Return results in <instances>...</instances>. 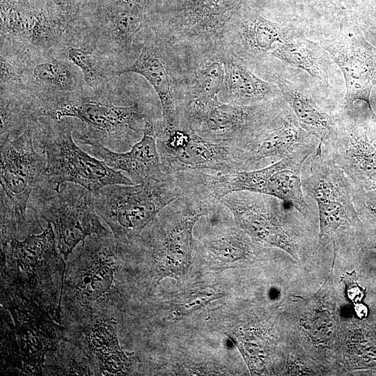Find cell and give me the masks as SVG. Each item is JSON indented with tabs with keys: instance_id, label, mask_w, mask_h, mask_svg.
Returning a JSON list of instances; mask_svg holds the SVG:
<instances>
[{
	"instance_id": "1",
	"label": "cell",
	"mask_w": 376,
	"mask_h": 376,
	"mask_svg": "<svg viewBox=\"0 0 376 376\" xmlns=\"http://www.w3.org/2000/svg\"><path fill=\"white\" fill-rule=\"evenodd\" d=\"M122 250L112 233L87 237L71 253L61 297V324L82 325L113 316Z\"/></svg>"
},
{
	"instance_id": "2",
	"label": "cell",
	"mask_w": 376,
	"mask_h": 376,
	"mask_svg": "<svg viewBox=\"0 0 376 376\" xmlns=\"http://www.w3.org/2000/svg\"><path fill=\"white\" fill-rule=\"evenodd\" d=\"M1 283L38 301L59 316L66 262L60 253L52 225L24 240L13 238L1 246ZM60 317V316H59Z\"/></svg>"
},
{
	"instance_id": "3",
	"label": "cell",
	"mask_w": 376,
	"mask_h": 376,
	"mask_svg": "<svg viewBox=\"0 0 376 376\" xmlns=\"http://www.w3.org/2000/svg\"><path fill=\"white\" fill-rule=\"evenodd\" d=\"M319 143L306 146L274 164L257 170L225 173L195 172L192 183L203 197L217 203L228 194L248 191L278 198L306 217L311 207L302 189L301 170Z\"/></svg>"
},
{
	"instance_id": "4",
	"label": "cell",
	"mask_w": 376,
	"mask_h": 376,
	"mask_svg": "<svg viewBox=\"0 0 376 376\" xmlns=\"http://www.w3.org/2000/svg\"><path fill=\"white\" fill-rule=\"evenodd\" d=\"M182 194L175 176L169 174L157 181L105 186L93 195V201L97 214L107 224L117 244L126 246Z\"/></svg>"
},
{
	"instance_id": "5",
	"label": "cell",
	"mask_w": 376,
	"mask_h": 376,
	"mask_svg": "<svg viewBox=\"0 0 376 376\" xmlns=\"http://www.w3.org/2000/svg\"><path fill=\"white\" fill-rule=\"evenodd\" d=\"M1 304L14 325L8 334V361L13 355L15 368L24 374L38 375L45 355L62 338L63 327L56 313L17 288L1 283Z\"/></svg>"
},
{
	"instance_id": "6",
	"label": "cell",
	"mask_w": 376,
	"mask_h": 376,
	"mask_svg": "<svg viewBox=\"0 0 376 376\" xmlns=\"http://www.w3.org/2000/svg\"><path fill=\"white\" fill-rule=\"evenodd\" d=\"M29 208L38 222L42 219L52 225L65 262L87 237L111 233L100 221L93 194L78 184L64 182L57 187L45 178L32 192Z\"/></svg>"
},
{
	"instance_id": "7",
	"label": "cell",
	"mask_w": 376,
	"mask_h": 376,
	"mask_svg": "<svg viewBox=\"0 0 376 376\" xmlns=\"http://www.w3.org/2000/svg\"><path fill=\"white\" fill-rule=\"evenodd\" d=\"M46 164L35 150L33 128L1 146V246L27 228L30 197L45 178Z\"/></svg>"
},
{
	"instance_id": "8",
	"label": "cell",
	"mask_w": 376,
	"mask_h": 376,
	"mask_svg": "<svg viewBox=\"0 0 376 376\" xmlns=\"http://www.w3.org/2000/svg\"><path fill=\"white\" fill-rule=\"evenodd\" d=\"M65 120L40 124L33 136L34 143L46 156L45 179L49 182L58 187L64 182L78 184L94 196L107 185H136L120 171L81 149L73 141L72 123Z\"/></svg>"
},
{
	"instance_id": "9",
	"label": "cell",
	"mask_w": 376,
	"mask_h": 376,
	"mask_svg": "<svg viewBox=\"0 0 376 376\" xmlns=\"http://www.w3.org/2000/svg\"><path fill=\"white\" fill-rule=\"evenodd\" d=\"M219 202L254 242L280 248L295 258L301 253L297 218L303 214L294 207L274 196L248 191L228 194Z\"/></svg>"
},
{
	"instance_id": "10",
	"label": "cell",
	"mask_w": 376,
	"mask_h": 376,
	"mask_svg": "<svg viewBox=\"0 0 376 376\" xmlns=\"http://www.w3.org/2000/svg\"><path fill=\"white\" fill-rule=\"evenodd\" d=\"M303 166V191L313 199L318 209L320 246H325L342 226L358 228L361 221L352 198L351 183L334 163L322 143H319Z\"/></svg>"
},
{
	"instance_id": "11",
	"label": "cell",
	"mask_w": 376,
	"mask_h": 376,
	"mask_svg": "<svg viewBox=\"0 0 376 376\" xmlns=\"http://www.w3.org/2000/svg\"><path fill=\"white\" fill-rule=\"evenodd\" d=\"M40 116L56 120L78 119L88 127L86 132L77 136L80 141H93L116 152L131 148L139 141L146 120L152 116L137 102L117 106L95 101L45 105Z\"/></svg>"
},
{
	"instance_id": "12",
	"label": "cell",
	"mask_w": 376,
	"mask_h": 376,
	"mask_svg": "<svg viewBox=\"0 0 376 376\" xmlns=\"http://www.w3.org/2000/svg\"><path fill=\"white\" fill-rule=\"evenodd\" d=\"M130 72L141 75L150 83L160 101L162 125L175 127L185 81L184 49L157 26L150 28L136 59L114 73Z\"/></svg>"
},
{
	"instance_id": "13",
	"label": "cell",
	"mask_w": 376,
	"mask_h": 376,
	"mask_svg": "<svg viewBox=\"0 0 376 376\" xmlns=\"http://www.w3.org/2000/svg\"><path fill=\"white\" fill-rule=\"evenodd\" d=\"M157 146L166 174L177 172L225 173L241 171V151L208 141L188 125L164 127L156 122Z\"/></svg>"
},
{
	"instance_id": "14",
	"label": "cell",
	"mask_w": 376,
	"mask_h": 376,
	"mask_svg": "<svg viewBox=\"0 0 376 376\" xmlns=\"http://www.w3.org/2000/svg\"><path fill=\"white\" fill-rule=\"evenodd\" d=\"M244 0H170V7L158 26L186 49L224 43L230 19Z\"/></svg>"
},
{
	"instance_id": "15",
	"label": "cell",
	"mask_w": 376,
	"mask_h": 376,
	"mask_svg": "<svg viewBox=\"0 0 376 376\" xmlns=\"http://www.w3.org/2000/svg\"><path fill=\"white\" fill-rule=\"evenodd\" d=\"M320 44L344 76L346 92L342 110H349L354 102L361 101L374 112L370 97L376 85L375 48L359 28L345 18L340 20L336 36L323 39Z\"/></svg>"
},
{
	"instance_id": "16",
	"label": "cell",
	"mask_w": 376,
	"mask_h": 376,
	"mask_svg": "<svg viewBox=\"0 0 376 376\" xmlns=\"http://www.w3.org/2000/svg\"><path fill=\"white\" fill-rule=\"evenodd\" d=\"M286 104L283 97L252 105L225 103L218 98L189 127L208 141L242 152L258 130Z\"/></svg>"
},
{
	"instance_id": "17",
	"label": "cell",
	"mask_w": 376,
	"mask_h": 376,
	"mask_svg": "<svg viewBox=\"0 0 376 376\" xmlns=\"http://www.w3.org/2000/svg\"><path fill=\"white\" fill-rule=\"evenodd\" d=\"M336 116L334 129L322 143L327 154L354 187L376 190V148L365 118L354 106Z\"/></svg>"
},
{
	"instance_id": "18",
	"label": "cell",
	"mask_w": 376,
	"mask_h": 376,
	"mask_svg": "<svg viewBox=\"0 0 376 376\" xmlns=\"http://www.w3.org/2000/svg\"><path fill=\"white\" fill-rule=\"evenodd\" d=\"M184 49L185 81L177 107L178 120L189 123L218 98L224 76V43Z\"/></svg>"
},
{
	"instance_id": "19",
	"label": "cell",
	"mask_w": 376,
	"mask_h": 376,
	"mask_svg": "<svg viewBox=\"0 0 376 376\" xmlns=\"http://www.w3.org/2000/svg\"><path fill=\"white\" fill-rule=\"evenodd\" d=\"M294 33L292 28L268 20L242 5L228 24L223 42L226 50L246 65L266 58Z\"/></svg>"
},
{
	"instance_id": "20",
	"label": "cell",
	"mask_w": 376,
	"mask_h": 376,
	"mask_svg": "<svg viewBox=\"0 0 376 376\" xmlns=\"http://www.w3.org/2000/svg\"><path fill=\"white\" fill-rule=\"evenodd\" d=\"M319 139L304 131L288 104L269 120L253 136L240 156L242 171L269 157L283 158Z\"/></svg>"
},
{
	"instance_id": "21",
	"label": "cell",
	"mask_w": 376,
	"mask_h": 376,
	"mask_svg": "<svg viewBox=\"0 0 376 376\" xmlns=\"http://www.w3.org/2000/svg\"><path fill=\"white\" fill-rule=\"evenodd\" d=\"M157 119L152 116L146 120L142 137L125 152L111 150L93 141H81L109 167L126 172L136 185L160 180L168 174L163 171L157 146Z\"/></svg>"
},
{
	"instance_id": "22",
	"label": "cell",
	"mask_w": 376,
	"mask_h": 376,
	"mask_svg": "<svg viewBox=\"0 0 376 376\" xmlns=\"http://www.w3.org/2000/svg\"><path fill=\"white\" fill-rule=\"evenodd\" d=\"M61 19L35 0H1V33L35 44L54 42L64 31Z\"/></svg>"
},
{
	"instance_id": "23",
	"label": "cell",
	"mask_w": 376,
	"mask_h": 376,
	"mask_svg": "<svg viewBox=\"0 0 376 376\" xmlns=\"http://www.w3.org/2000/svg\"><path fill=\"white\" fill-rule=\"evenodd\" d=\"M115 318L95 320L72 326L83 334L81 347L91 358L101 375H125L130 372L136 357L123 350L118 342Z\"/></svg>"
},
{
	"instance_id": "24",
	"label": "cell",
	"mask_w": 376,
	"mask_h": 376,
	"mask_svg": "<svg viewBox=\"0 0 376 376\" xmlns=\"http://www.w3.org/2000/svg\"><path fill=\"white\" fill-rule=\"evenodd\" d=\"M222 102L252 105L283 97L279 88L253 74L240 58L226 50L221 91Z\"/></svg>"
},
{
	"instance_id": "25",
	"label": "cell",
	"mask_w": 376,
	"mask_h": 376,
	"mask_svg": "<svg viewBox=\"0 0 376 376\" xmlns=\"http://www.w3.org/2000/svg\"><path fill=\"white\" fill-rule=\"evenodd\" d=\"M274 81L301 127L319 139L320 143H323L334 129L337 116L324 110L304 88L297 84L281 76L275 77Z\"/></svg>"
},
{
	"instance_id": "26",
	"label": "cell",
	"mask_w": 376,
	"mask_h": 376,
	"mask_svg": "<svg viewBox=\"0 0 376 376\" xmlns=\"http://www.w3.org/2000/svg\"><path fill=\"white\" fill-rule=\"evenodd\" d=\"M270 56L304 70L325 86L329 85L330 56L320 42H313L295 33L285 41L278 44Z\"/></svg>"
},
{
	"instance_id": "27",
	"label": "cell",
	"mask_w": 376,
	"mask_h": 376,
	"mask_svg": "<svg viewBox=\"0 0 376 376\" xmlns=\"http://www.w3.org/2000/svg\"><path fill=\"white\" fill-rule=\"evenodd\" d=\"M147 0H110L108 7L111 38L120 53L128 54L147 15Z\"/></svg>"
},
{
	"instance_id": "28",
	"label": "cell",
	"mask_w": 376,
	"mask_h": 376,
	"mask_svg": "<svg viewBox=\"0 0 376 376\" xmlns=\"http://www.w3.org/2000/svg\"><path fill=\"white\" fill-rule=\"evenodd\" d=\"M242 229L226 228L213 233L205 242L206 250L215 258L225 262H233L250 256L256 248Z\"/></svg>"
},
{
	"instance_id": "29",
	"label": "cell",
	"mask_w": 376,
	"mask_h": 376,
	"mask_svg": "<svg viewBox=\"0 0 376 376\" xmlns=\"http://www.w3.org/2000/svg\"><path fill=\"white\" fill-rule=\"evenodd\" d=\"M33 75L37 80L61 89H70L75 84V77L70 67L56 59L36 65L33 70Z\"/></svg>"
},
{
	"instance_id": "30",
	"label": "cell",
	"mask_w": 376,
	"mask_h": 376,
	"mask_svg": "<svg viewBox=\"0 0 376 376\" xmlns=\"http://www.w3.org/2000/svg\"><path fill=\"white\" fill-rule=\"evenodd\" d=\"M68 57L82 71L84 79L90 86H96L105 77L104 70L97 58L91 53L80 48L71 47Z\"/></svg>"
},
{
	"instance_id": "31",
	"label": "cell",
	"mask_w": 376,
	"mask_h": 376,
	"mask_svg": "<svg viewBox=\"0 0 376 376\" xmlns=\"http://www.w3.org/2000/svg\"><path fill=\"white\" fill-rule=\"evenodd\" d=\"M366 334L365 329L359 332L353 344V359L357 368H376V344L374 340Z\"/></svg>"
},
{
	"instance_id": "32",
	"label": "cell",
	"mask_w": 376,
	"mask_h": 376,
	"mask_svg": "<svg viewBox=\"0 0 376 376\" xmlns=\"http://www.w3.org/2000/svg\"><path fill=\"white\" fill-rule=\"evenodd\" d=\"M351 188L357 214L367 215L376 221V190H364L352 183Z\"/></svg>"
},
{
	"instance_id": "33",
	"label": "cell",
	"mask_w": 376,
	"mask_h": 376,
	"mask_svg": "<svg viewBox=\"0 0 376 376\" xmlns=\"http://www.w3.org/2000/svg\"><path fill=\"white\" fill-rule=\"evenodd\" d=\"M342 280L345 283L349 299L354 304L362 301L366 295V290L358 284L356 271L347 272L342 277Z\"/></svg>"
},
{
	"instance_id": "34",
	"label": "cell",
	"mask_w": 376,
	"mask_h": 376,
	"mask_svg": "<svg viewBox=\"0 0 376 376\" xmlns=\"http://www.w3.org/2000/svg\"><path fill=\"white\" fill-rule=\"evenodd\" d=\"M216 298L214 294L208 293H198V295L190 297L186 302L182 305L181 311L183 313H187V311H194V309L205 304L206 302L211 299Z\"/></svg>"
},
{
	"instance_id": "35",
	"label": "cell",
	"mask_w": 376,
	"mask_h": 376,
	"mask_svg": "<svg viewBox=\"0 0 376 376\" xmlns=\"http://www.w3.org/2000/svg\"><path fill=\"white\" fill-rule=\"evenodd\" d=\"M0 69L1 84L19 80V75L14 68L2 56H1L0 60Z\"/></svg>"
},
{
	"instance_id": "36",
	"label": "cell",
	"mask_w": 376,
	"mask_h": 376,
	"mask_svg": "<svg viewBox=\"0 0 376 376\" xmlns=\"http://www.w3.org/2000/svg\"><path fill=\"white\" fill-rule=\"evenodd\" d=\"M63 12L70 13L73 10L77 0H52Z\"/></svg>"
},
{
	"instance_id": "37",
	"label": "cell",
	"mask_w": 376,
	"mask_h": 376,
	"mask_svg": "<svg viewBox=\"0 0 376 376\" xmlns=\"http://www.w3.org/2000/svg\"><path fill=\"white\" fill-rule=\"evenodd\" d=\"M354 304V311H355L357 318H359L361 320H363L367 318L368 315V306L365 304H363L362 301L357 302Z\"/></svg>"
},
{
	"instance_id": "38",
	"label": "cell",
	"mask_w": 376,
	"mask_h": 376,
	"mask_svg": "<svg viewBox=\"0 0 376 376\" xmlns=\"http://www.w3.org/2000/svg\"><path fill=\"white\" fill-rule=\"evenodd\" d=\"M370 141H371L372 144L373 145V146L376 148V137H375Z\"/></svg>"
},
{
	"instance_id": "39",
	"label": "cell",
	"mask_w": 376,
	"mask_h": 376,
	"mask_svg": "<svg viewBox=\"0 0 376 376\" xmlns=\"http://www.w3.org/2000/svg\"><path fill=\"white\" fill-rule=\"evenodd\" d=\"M177 173H178V172H177ZM175 175H176V173H175ZM176 176H177V175H176ZM178 179H179V178H178ZM180 182H181V181H180ZM182 185H183V184H182ZM184 187H185V186H184ZM186 190H187V189H186ZM187 191H188V190H187ZM192 193H193V192H192ZM196 196H197V195H196ZM208 200H209V199H208Z\"/></svg>"
},
{
	"instance_id": "40",
	"label": "cell",
	"mask_w": 376,
	"mask_h": 376,
	"mask_svg": "<svg viewBox=\"0 0 376 376\" xmlns=\"http://www.w3.org/2000/svg\"><path fill=\"white\" fill-rule=\"evenodd\" d=\"M376 249V247H374Z\"/></svg>"
}]
</instances>
